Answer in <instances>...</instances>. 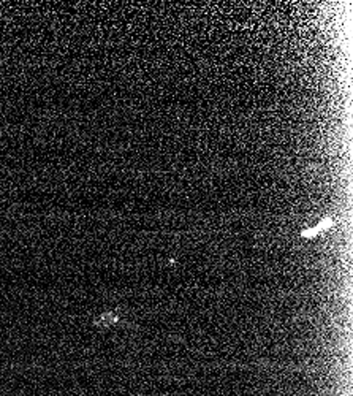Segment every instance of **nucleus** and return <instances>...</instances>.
Masks as SVG:
<instances>
[{
	"mask_svg": "<svg viewBox=\"0 0 353 396\" xmlns=\"http://www.w3.org/2000/svg\"><path fill=\"white\" fill-rule=\"evenodd\" d=\"M331 225H333V219L327 217V219H323V221L320 222L318 225H316V227H312V228H309V230H305V232H302L301 235L305 236V238H314V236L322 235V232H325V230L329 228Z\"/></svg>",
	"mask_w": 353,
	"mask_h": 396,
	"instance_id": "f257e3e1",
	"label": "nucleus"
}]
</instances>
